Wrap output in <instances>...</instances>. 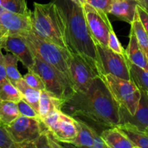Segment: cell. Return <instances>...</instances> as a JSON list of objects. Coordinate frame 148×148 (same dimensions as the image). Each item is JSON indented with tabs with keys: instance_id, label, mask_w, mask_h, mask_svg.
<instances>
[{
	"instance_id": "6da1fadb",
	"label": "cell",
	"mask_w": 148,
	"mask_h": 148,
	"mask_svg": "<svg viewBox=\"0 0 148 148\" xmlns=\"http://www.w3.org/2000/svg\"><path fill=\"white\" fill-rule=\"evenodd\" d=\"M62 111L81 116L104 127L120 123V107L100 76L93 79L85 91H71L64 99Z\"/></svg>"
},
{
	"instance_id": "7a4b0ae2",
	"label": "cell",
	"mask_w": 148,
	"mask_h": 148,
	"mask_svg": "<svg viewBox=\"0 0 148 148\" xmlns=\"http://www.w3.org/2000/svg\"><path fill=\"white\" fill-rule=\"evenodd\" d=\"M62 10L65 20V36L69 51L79 55L100 76L96 43L87 25L84 10L71 0H53Z\"/></svg>"
},
{
	"instance_id": "3957f363",
	"label": "cell",
	"mask_w": 148,
	"mask_h": 148,
	"mask_svg": "<svg viewBox=\"0 0 148 148\" xmlns=\"http://www.w3.org/2000/svg\"><path fill=\"white\" fill-rule=\"evenodd\" d=\"M31 14L33 32L41 38L68 49L65 36V20L62 10L55 2H34ZM69 50V49H68Z\"/></svg>"
},
{
	"instance_id": "277c9868",
	"label": "cell",
	"mask_w": 148,
	"mask_h": 148,
	"mask_svg": "<svg viewBox=\"0 0 148 148\" xmlns=\"http://www.w3.org/2000/svg\"><path fill=\"white\" fill-rule=\"evenodd\" d=\"M20 36L30 47L36 57L53 66L67 78L73 91V84L69 71L71 51L41 38L33 32Z\"/></svg>"
},
{
	"instance_id": "5b68a950",
	"label": "cell",
	"mask_w": 148,
	"mask_h": 148,
	"mask_svg": "<svg viewBox=\"0 0 148 148\" xmlns=\"http://www.w3.org/2000/svg\"><path fill=\"white\" fill-rule=\"evenodd\" d=\"M121 108L134 115L141 98V90L132 80L122 79L114 75L100 76Z\"/></svg>"
},
{
	"instance_id": "8992f818",
	"label": "cell",
	"mask_w": 148,
	"mask_h": 148,
	"mask_svg": "<svg viewBox=\"0 0 148 148\" xmlns=\"http://www.w3.org/2000/svg\"><path fill=\"white\" fill-rule=\"evenodd\" d=\"M59 143L73 144L78 134V122L73 116L62 110L51 111L41 120Z\"/></svg>"
},
{
	"instance_id": "52a82bcc",
	"label": "cell",
	"mask_w": 148,
	"mask_h": 148,
	"mask_svg": "<svg viewBox=\"0 0 148 148\" xmlns=\"http://www.w3.org/2000/svg\"><path fill=\"white\" fill-rule=\"evenodd\" d=\"M4 127L17 148H23L26 143L37 138L46 129L40 119L30 118L20 115L15 120Z\"/></svg>"
},
{
	"instance_id": "ba28073f",
	"label": "cell",
	"mask_w": 148,
	"mask_h": 148,
	"mask_svg": "<svg viewBox=\"0 0 148 148\" xmlns=\"http://www.w3.org/2000/svg\"><path fill=\"white\" fill-rule=\"evenodd\" d=\"M32 70L41 77L45 90L55 97L63 100L72 91L67 78L55 68L35 56V64Z\"/></svg>"
},
{
	"instance_id": "9c48e42d",
	"label": "cell",
	"mask_w": 148,
	"mask_h": 148,
	"mask_svg": "<svg viewBox=\"0 0 148 148\" xmlns=\"http://www.w3.org/2000/svg\"><path fill=\"white\" fill-rule=\"evenodd\" d=\"M95 43L100 64V76L110 74L130 80L129 60L126 54L118 53L108 47L102 46L97 42Z\"/></svg>"
},
{
	"instance_id": "30bf717a",
	"label": "cell",
	"mask_w": 148,
	"mask_h": 148,
	"mask_svg": "<svg viewBox=\"0 0 148 148\" xmlns=\"http://www.w3.org/2000/svg\"><path fill=\"white\" fill-rule=\"evenodd\" d=\"M82 7L87 25L94 41L107 47L108 33L113 27L107 14L97 10L87 3H85Z\"/></svg>"
},
{
	"instance_id": "8fae6325",
	"label": "cell",
	"mask_w": 148,
	"mask_h": 148,
	"mask_svg": "<svg viewBox=\"0 0 148 148\" xmlns=\"http://www.w3.org/2000/svg\"><path fill=\"white\" fill-rule=\"evenodd\" d=\"M71 53L69 71L73 91H85L99 75L79 55L71 51Z\"/></svg>"
},
{
	"instance_id": "7c38bea8",
	"label": "cell",
	"mask_w": 148,
	"mask_h": 148,
	"mask_svg": "<svg viewBox=\"0 0 148 148\" xmlns=\"http://www.w3.org/2000/svg\"><path fill=\"white\" fill-rule=\"evenodd\" d=\"M0 49L14 54L28 70H32L35 64V55L21 36L9 35L1 42Z\"/></svg>"
},
{
	"instance_id": "4fadbf2b",
	"label": "cell",
	"mask_w": 148,
	"mask_h": 148,
	"mask_svg": "<svg viewBox=\"0 0 148 148\" xmlns=\"http://www.w3.org/2000/svg\"><path fill=\"white\" fill-rule=\"evenodd\" d=\"M32 12L29 14L4 12L0 13V25L5 27L9 35L23 36L33 30Z\"/></svg>"
},
{
	"instance_id": "5bb4252c",
	"label": "cell",
	"mask_w": 148,
	"mask_h": 148,
	"mask_svg": "<svg viewBox=\"0 0 148 148\" xmlns=\"http://www.w3.org/2000/svg\"><path fill=\"white\" fill-rule=\"evenodd\" d=\"M131 124L141 131L145 132L148 127V95L141 91V98L134 115L131 116L127 111L120 108V123Z\"/></svg>"
},
{
	"instance_id": "9a60e30c",
	"label": "cell",
	"mask_w": 148,
	"mask_h": 148,
	"mask_svg": "<svg viewBox=\"0 0 148 148\" xmlns=\"http://www.w3.org/2000/svg\"><path fill=\"white\" fill-rule=\"evenodd\" d=\"M137 0H113L109 14L131 24L136 14Z\"/></svg>"
},
{
	"instance_id": "2e32d148",
	"label": "cell",
	"mask_w": 148,
	"mask_h": 148,
	"mask_svg": "<svg viewBox=\"0 0 148 148\" xmlns=\"http://www.w3.org/2000/svg\"><path fill=\"white\" fill-rule=\"evenodd\" d=\"M100 136L108 148H136L128 137L116 127L102 132Z\"/></svg>"
},
{
	"instance_id": "e0dca14e",
	"label": "cell",
	"mask_w": 148,
	"mask_h": 148,
	"mask_svg": "<svg viewBox=\"0 0 148 148\" xmlns=\"http://www.w3.org/2000/svg\"><path fill=\"white\" fill-rule=\"evenodd\" d=\"M126 56L131 63L148 70V59L138 44L133 32L131 30L129 42L126 50Z\"/></svg>"
},
{
	"instance_id": "ac0fdd59",
	"label": "cell",
	"mask_w": 148,
	"mask_h": 148,
	"mask_svg": "<svg viewBox=\"0 0 148 148\" xmlns=\"http://www.w3.org/2000/svg\"><path fill=\"white\" fill-rule=\"evenodd\" d=\"M136 148H148V134L145 132L141 131L128 123H123L117 126Z\"/></svg>"
},
{
	"instance_id": "d6986e66",
	"label": "cell",
	"mask_w": 148,
	"mask_h": 148,
	"mask_svg": "<svg viewBox=\"0 0 148 148\" xmlns=\"http://www.w3.org/2000/svg\"><path fill=\"white\" fill-rule=\"evenodd\" d=\"M63 102V100L57 98L45 90H41L39 110L41 120L44 119L54 110H62Z\"/></svg>"
},
{
	"instance_id": "ffe728a7",
	"label": "cell",
	"mask_w": 148,
	"mask_h": 148,
	"mask_svg": "<svg viewBox=\"0 0 148 148\" xmlns=\"http://www.w3.org/2000/svg\"><path fill=\"white\" fill-rule=\"evenodd\" d=\"M15 86L20 91L22 95V98L28 103L38 113L39 110V101H40L41 92V90L35 89L29 86L23 78L17 81L14 84Z\"/></svg>"
},
{
	"instance_id": "44dd1931",
	"label": "cell",
	"mask_w": 148,
	"mask_h": 148,
	"mask_svg": "<svg viewBox=\"0 0 148 148\" xmlns=\"http://www.w3.org/2000/svg\"><path fill=\"white\" fill-rule=\"evenodd\" d=\"M77 122L78 134L72 145L75 147L92 148L94 145V133L95 130L81 120H77Z\"/></svg>"
},
{
	"instance_id": "7402d4cb",
	"label": "cell",
	"mask_w": 148,
	"mask_h": 148,
	"mask_svg": "<svg viewBox=\"0 0 148 148\" xmlns=\"http://www.w3.org/2000/svg\"><path fill=\"white\" fill-rule=\"evenodd\" d=\"M20 115L17 103L0 100V122L1 125H8Z\"/></svg>"
},
{
	"instance_id": "603a6c76",
	"label": "cell",
	"mask_w": 148,
	"mask_h": 148,
	"mask_svg": "<svg viewBox=\"0 0 148 148\" xmlns=\"http://www.w3.org/2000/svg\"><path fill=\"white\" fill-rule=\"evenodd\" d=\"M131 80L137 86L141 91H148V70L131 63L129 61Z\"/></svg>"
},
{
	"instance_id": "cb8c5ba5",
	"label": "cell",
	"mask_w": 148,
	"mask_h": 148,
	"mask_svg": "<svg viewBox=\"0 0 148 148\" xmlns=\"http://www.w3.org/2000/svg\"><path fill=\"white\" fill-rule=\"evenodd\" d=\"M131 25V30L134 33L139 47L141 48L146 57L148 59V34L144 28L138 17L137 12Z\"/></svg>"
},
{
	"instance_id": "d4e9b609",
	"label": "cell",
	"mask_w": 148,
	"mask_h": 148,
	"mask_svg": "<svg viewBox=\"0 0 148 148\" xmlns=\"http://www.w3.org/2000/svg\"><path fill=\"white\" fill-rule=\"evenodd\" d=\"M4 62L7 79L14 85L17 81L23 78V76L17 69V62H19V59L17 56L10 52L4 55Z\"/></svg>"
},
{
	"instance_id": "484cf974",
	"label": "cell",
	"mask_w": 148,
	"mask_h": 148,
	"mask_svg": "<svg viewBox=\"0 0 148 148\" xmlns=\"http://www.w3.org/2000/svg\"><path fill=\"white\" fill-rule=\"evenodd\" d=\"M4 12L29 14L30 10L28 8L26 0H0V13Z\"/></svg>"
},
{
	"instance_id": "4316f807",
	"label": "cell",
	"mask_w": 148,
	"mask_h": 148,
	"mask_svg": "<svg viewBox=\"0 0 148 148\" xmlns=\"http://www.w3.org/2000/svg\"><path fill=\"white\" fill-rule=\"evenodd\" d=\"M22 99V95L17 88L7 79L0 85V100L17 103Z\"/></svg>"
},
{
	"instance_id": "83f0119b",
	"label": "cell",
	"mask_w": 148,
	"mask_h": 148,
	"mask_svg": "<svg viewBox=\"0 0 148 148\" xmlns=\"http://www.w3.org/2000/svg\"><path fill=\"white\" fill-rule=\"evenodd\" d=\"M25 82L31 88L43 90H45L44 83L39 74L33 70H28V72L23 77Z\"/></svg>"
},
{
	"instance_id": "f1b7e54d",
	"label": "cell",
	"mask_w": 148,
	"mask_h": 148,
	"mask_svg": "<svg viewBox=\"0 0 148 148\" xmlns=\"http://www.w3.org/2000/svg\"><path fill=\"white\" fill-rule=\"evenodd\" d=\"M17 105L20 115L30 118L40 119L39 113L23 98L17 103Z\"/></svg>"
},
{
	"instance_id": "f546056e",
	"label": "cell",
	"mask_w": 148,
	"mask_h": 148,
	"mask_svg": "<svg viewBox=\"0 0 148 148\" xmlns=\"http://www.w3.org/2000/svg\"><path fill=\"white\" fill-rule=\"evenodd\" d=\"M107 47L114 52L120 54H126V51L121 46L117 36L115 33L113 27L110 30L108 33V40H107Z\"/></svg>"
},
{
	"instance_id": "4dcf8cb0",
	"label": "cell",
	"mask_w": 148,
	"mask_h": 148,
	"mask_svg": "<svg viewBox=\"0 0 148 148\" xmlns=\"http://www.w3.org/2000/svg\"><path fill=\"white\" fill-rule=\"evenodd\" d=\"M113 1V0H86V3L107 14L110 12Z\"/></svg>"
},
{
	"instance_id": "1f68e13d",
	"label": "cell",
	"mask_w": 148,
	"mask_h": 148,
	"mask_svg": "<svg viewBox=\"0 0 148 148\" xmlns=\"http://www.w3.org/2000/svg\"><path fill=\"white\" fill-rule=\"evenodd\" d=\"M0 148H17L4 126L0 125Z\"/></svg>"
},
{
	"instance_id": "d6a6232c",
	"label": "cell",
	"mask_w": 148,
	"mask_h": 148,
	"mask_svg": "<svg viewBox=\"0 0 148 148\" xmlns=\"http://www.w3.org/2000/svg\"><path fill=\"white\" fill-rule=\"evenodd\" d=\"M136 12L144 28L148 34V12H147L139 4L136 6Z\"/></svg>"
},
{
	"instance_id": "836d02e7",
	"label": "cell",
	"mask_w": 148,
	"mask_h": 148,
	"mask_svg": "<svg viewBox=\"0 0 148 148\" xmlns=\"http://www.w3.org/2000/svg\"><path fill=\"white\" fill-rule=\"evenodd\" d=\"M7 79V75H6L5 67H4V54L1 52V49H0V85Z\"/></svg>"
},
{
	"instance_id": "e575fe53",
	"label": "cell",
	"mask_w": 148,
	"mask_h": 148,
	"mask_svg": "<svg viewBox=\"0 0 148 148\" xmlns=\"http://www.w3.org/2000/svg\"><path fill=\"white\" fill-rule=\"evenodd\" d=\"M92 148H108L106 143L96 131L94 133V145Z\"/></svg>"
},
{
	"instance_id": "d590c367",
	"label": "cell",
	"mask_w": 148,
	"mask_h": 148,
	"mask_svg": "<svg viewBox=\"0 0 148 148\" xmlns=\"http://www.w3.org/2000/svg\"><path fill=\"white\" fill-rule=\"evenodd\" d=\"M8 36L9 33L8 31H7V29L0 25V44H1V42L5 39V38Z\"/></svg>"
},
{
	"instance_id": "8d00e7d4",
	"label": "cell",
	"mask_w": 148,
	"mask_h": 148,
	"mask_svg": "<svg viewBox=\"0 0 148 148\" xmlns=\"http://www.w3.org/2000/svg\"><path fill=\"white\" fill-rule=\"evenodd\" d=\"M138 4L148 12V0H137Z\"/></svg>"
},
{
	"instance_id": "74e56055",
	"label": "cell",
	"mask_w": 148,
	"mask_h": 148,
	"mask_svg": "<svg viewBox=\"0 0 148 148\" xmlns=\"http://www.w3.org/2000/svg\"><path fill=\"white\" fill-rule=\"evenodd\" d=\"M71 1H73L74 3L79 6H81V7L86 3V0H71Z\"/></svg>"
},
{
	"instance_id": "f35d334b",
	"label": "cell",
	"mask_w": 148,
	"mask_h": 148,
	"mask_svg": "<svg viewBox=\"0 0 148 148\" xmlns=\"http://www.w3.org/2000/svg\"><path fill=\"white\" fill-rule=\"evenodd\" d=\"M145 132H146V133H147V134H148V127H147V130H145Z\"/></svg>"
},
{
	"instance_id": "ab89813d",
	"label": "cell",
	"mask_w": 148,
	"mask_h": 148,
	"mask_svg": "<svg viewBox=\"0 0 148 148\" xmlns=\"http://www.w3.org/2000/svg\"><path fill=\"white\" fill-rule=\"evenodd\" d=\"M147 95H148V91H147Z\"/></svg>"
},
{
	"instance_id": "60d3db41",
	"label": "cell",
	"mask_w": 148,
	"mask_h": 148,
	"mask_svg": "<svg viewBox=\"0 0 148 148\" xmlns=\"http://www.w3.org/2000/svg\"><path fill=\"white\" fill-rule=\"evenodd\" d=\"M0 125H1V122H0Z\"/></svg>"
}]
</instances>
